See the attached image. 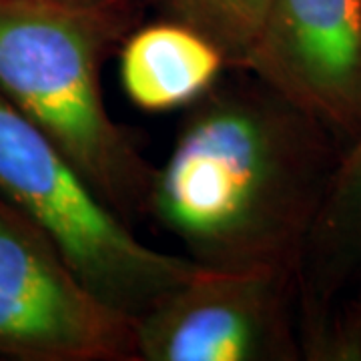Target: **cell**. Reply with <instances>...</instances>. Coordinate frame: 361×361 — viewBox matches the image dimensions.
Here are the masks:
<instances>
[{
  "instance_id": "1",
  "label": "cell",
  "mask_w": 361,
  "mask_h": 361,
  "mask_svg": "<svg viewBox=\"0 0 361 361\" xmlns=\"http://www.w3.org/2000/svg\"><path fill=\"white\" fill-rule=\"evenodd\" d=\"M319 123L251 75L215 85L155 169L149 213L211 269H291L322 207Z\"/></svg>"
},
{
  "instance_id": "2",
  "label": "cell",
  "mask_w": 361,
  "mask_h": 361,
  "mask_svg": "<svg viewBox=\"0 0 361 361\" xmlns=\"http://www.w3.org/2000/svg\"><path fill=\"white\" fill-rule=\"evenodd\" d=\"M129 13L0 0V94L35 123L123 219L149 209L155 167L104 104L101 71Z\"/></svg>"
},
{
  "instance_id": "3",
  "label": "cell",
  "mask_w": 361,
  "mask_h": 361,
  "mask_svg": "<svg viewBox=\"0 0 361 361\" xmlns=\"http://www.w3.org/2000/svg\"><path fill=\"white\" fill-rule=\"evenodd\" d=\"M0 195L99 297L139 317L203 265L142 243L75 163L0 94Z\"/></svg>"
},
{
  "instance_id": "4",
  "label": "cell",
  "mask_w": 361,
  "mask_h": 361,
  "mask_svg": "<svg viewBox=\"0 0 361 361\" xmlns=\"http://www.w3.org/2000/svg\"><path fill=\"white\" fill-rule=\"evenodd\" d=\"M135 322L97 295L59 247L0 195V355L137 361Z\"/></svg>"
},
{
  "instance_id": "5",
  "label": "cell",
  "mask_w": 361,
  "mask_h": 361,
  "mask_svg": "<svg viewBox=\"0 0 361 361\" xmlns=\"http://www.w3.org/2000/svg\"><path fill=\"white\" fill-rule=\"evenodd\" d=\"M291 269L201 267L135 322L137 361L295 357L287 315Z\"/></svg>"
},
{
  "instance_id": "6",
  "label": "cell",
  "mask_w": 361,
  "mask_h": 361,
  "mask_svg": "<svg viewBox=\"0 0 361 361\" xmlns=\"http://www.w3.org/2000/svg\"><path fill=\"white\" fill-rule=\"evenodd\" d=\"M245 73L315 123L361 130V0H273Z\"/></svg>"
},
{
  "instance_id": "7",
  "label": "cell",
  "mask_w": 361,
  "mask_h": 361,
  "mask_svg": "<svg viewBox=\"0 0 361 361\" xmlns=\"http://www.w3.org/2000/svg\"><path fill=\"white\" fill-rule=\"evenodd\" d=\"M227 68L219 47L180 20L142 26L125 39L118 56L121 85L147 113L193 104L219 82Z\"/></svg>"
},
{
  "instance_id": "8",
  "label": "cell",
  "mask_w": 361,
  "mask_h": 361,
  "mask_svg": "<svg viewBox=\"0 0 361 361\" xmlns=\"http://www.w3.org/2000/svg\"><path fill=\"white\" fill-rule=\"evenodd\" d=\"M273 0H171L175 20L211 39L229 68L245 71Z\"/></svg>"
},
{
  "instance_id": "9",
  "label": "cell",
  "mask_w": 361,
  "mask_h": 361,
  "mask_svg": "<svg viewBox=\"0 0 361 361\" xmlns=\"http://www.w3.org/2000/svg\"><path fill=\"white\" fill-rule=\"evenodd\" d=\"M313 229L334 251H361V130L325 187Z\"/></svg>"
},
{
  "instance_id": "10",
  "label": "cell",
  "mask_w": 361,
  "mask_h": 361,
  "mask_svg": "<svg viewBox=\"0 0 361 361\" xmlns=\"http://www.w3.org/2000/svg\"><path fill=\"white\" fill-rule=\"evenodd\" d=\"M63 2L94 6V8H106V11H116V13H129L130 0H63Z\"/></svg>"
}]
</instances>
